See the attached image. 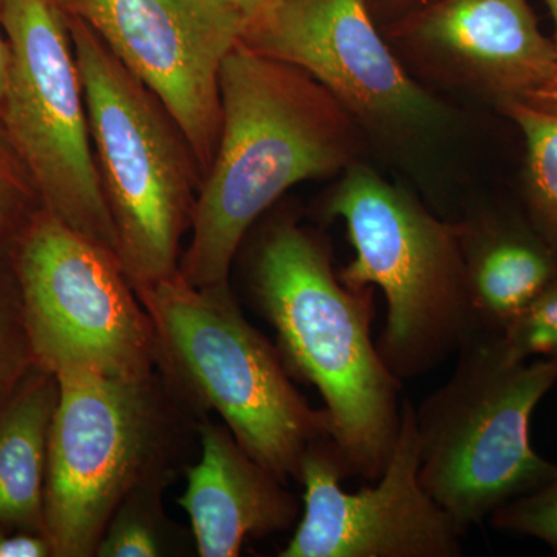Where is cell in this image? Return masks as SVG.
I'll return each instance as SVG.
<instances>
[{
    "label": "cell",
    "mask_w": 557,
    "mask_h": 557,
    "mask_svg": "<svg viewBox=\"0 0 557 557\" xmlns=\"http://www.w3.org/2000/svg\"><path fill=\"white\" fill-rule=\"evenodd\" d=\"M502 115L525 143L520 207L557 252V115L523 104L509 106Z\"/></svg>",
    "instance_id": "cell-17"
},
{
    "label": "cell",
    "mask_w": 557,
    "mask_h": 557,
    "mask_svg": "<svg viewBox=\"0 0 557 557\" xmlns=\"http://www.w3.org/2000/svg\"><path fill=\"white\" fill-rule=\"evenodd\" d=\"M453 222L478 330L500 332L547 287L557 271V252L522 207L487 205Z\"/></svg>",
    "instance_id": "cell-15"
},
{
    "label": "cell",
    "mask_w": 557,
    "mask_h": 557,
    "mask_svg": "<svg viewBox=\"0 0 557 557\" xmlns=\"http://www.w3.org/2000/svg\"><path fill=\"white\" fill-rule=\"evenodd\" d=\"M416 406L403 398L401 426L375 485L348 493L332 440L310 446L300 465L304 509L281 557H461L463 534L418 478Z\"/></svg>",
    "instance_id": "cell-12"
},
{
    "label": "cell",
    "mask_w": 557,
    "mask_h": 557,
    "mask_svg": "<svg viewBox=\"0 0 557 557\" xmlns=\"http://www.w3.org/2000/svg\"><path fill=\"white\" fill-rule=\"evenodd\" d=\"M556 383L557 359L508 362L475 332L449 380L417 406L418 478L463 536L555 474L557 463L531 445L530 424Z\"/></svg>",
    "instance_id": "cell-6"
},
{
    "label": "cell",
    "mask_w": 557,
    "mask_h": 557,
    "mask_svg": "<svg viewBox=\"0 0 557 557\" xmlns=\"http://www.w3.org/2000/svg\"><path fill=\"white\" fill-rule=\"evenodd\" d=\"M490 523L502 533L544 542L557 555V467L548 482L498 508Z\"/></svg>",
    "instance_id": "cell-19"
},
{
    "label": "cell",
    "mask_w": 557,
    "mask_h": 557,
    "mask_svg": "<svg viewBox=\"0 0 557 557\" xmlns=\"http://www.w3.org/2000/svg\"><path fill=\"white\" fill-rule=\"evenodd\" d=\"M3 0H0V106L5 97L7 86L11 67V50L9 38H7L5 25L2 16Z\"/></svg>",
    "instance_id": "cell-25"
},
{
    "label": "cell",
    "mask_w": 557,
    "mask_h": 557,
    "mask_svg": "<svg viewBox=\"0 0 557 557\" xmlns=\"http://www.w3.org/2000/svg\"><path fill=\"white\" fill-rule=\"evenodd\" d=\"M46 556H53V549L44 534L24 530L21 533H7L0 528V557Z\"/></svg>",
    "instance_id": "cell-23"
},
{
    "label": "cell",
    "mask_w": 557,
    "mask_h": 557,
    "mask_svg": "<svg viewBox=\"0 0 557 557\" xmlns=\"http://www.w3.org/2000/svg\"><path fill=\"white\" fill-rule=\"evenodd\" d=\"M319 214L343 220L354 259L347 287L381 289L387 304L381 358L399 381L437 369L478 332L456 223L362 161L339 175Z\"/></svg>",
    "instance_id": "cell-3"
},
{
    "label": "cell",
    "mask_w": 557,
    "mask_h": 557,
    "mask_svg": "<svg viewBox=\"0 0 557 557\" xmlns=\"http://www.w3.org/2000/svg\"><path fill=\"white\" fill-rule=\"evenodd\" d=\"M240 44L309 73L362 134L391 148H417L453 123L448 106L399 61L366 0H278Z\"/></svg>",
    "instance_id": "cell-10"
},
{
    "label": "cell",
    "mask_w": 557,
    "mask_h": 557,
    "mask_svg": "<svg viewBox=\"0 0 557 557\" xmlns=\"http://www.w3.org/2000/svg\"><path fill=\"white\" fill-rule=\"evenodd\" d=\"M161 101L208 171L218 149L220 70L247 21L225 0H57Z\"/></svg>",
    "instance_id": "cell-11"
},
{
    "label": "cell",
    "mask_w": 557,
    "mask_h": 557,
    "mask_svg": "<svg viewBox=\"0 0 557 557\" xmlns=\"http://www.w3.org/2000/svg\"><path fill=\"white\" fill-rule=\"evenodd\" d=\"M60 399L47 448L44 534L53 556H97L137 487L163 478L168 426L156 376L54 375Z\"/></svg>",
    "instance_id": "cell-7"
},
{
    "label": "cell",
    "mask_w": 557,
    "mask_h": 557,
    "mask_svg": "<svg viewBox=\"0 0 557 557\" xmlns=\"http://www.w3.org/2000/svg\"><path fill=\"white\" fill-rule=\"evenodd\" d=\"M14 270L38 368L53 375H153L156 327L110 249L40 208L21 230Z\"/></svg>",
    "instance_id": "cell-8"
},
{
    "label": "cell",
    "mask_w": 557,
    "mask_h": 557,
    "mask_svg": "<svg viewBox=\"0 0 557 557\" xmlns=\"http://www.w3.org/2000/svg\"><path fill=\"white\" fill-rule=\"evenodd\" d=\"M67 21L121 267L132 285L163 281L178 273L203 171L152 90L83 21Z\"/></svg>",
    "instance_id": "cell-5"
},
{
    "label": "cell",
    "mask_w": 557,
    "mask_h": 557,
    "mask_svg": "<svg viewBox=\"0 0 557 557\" xmlns=\"http://www.w3.org/2000/svg\"><path fill=\"white\" fill-rule=\"evenodd\" d=\"M366 2L381 30L386 32L392 25L412 16L435 0H366Z\"/></svg>",
    "instance_id": "cell-24"
},
{
    "label": "cell",
    "mask_w": 557,
    "mask_h": 557,
    "mask_svg": "<svg viewBox=\"0 0 557 557\" xmlns=\"http://www.w3.org/2000/svg\"><path fill=\"white\" fill-rule=\"evenodd\" d=\"M545 5H547V9L549 11V14H552L553 20V27H555V30H553V40H555V44L557 46V0H544Z\"/></svg>",
    "instance_id": "cell-28"
},
{
    "label": "cell",
    "mask_w": 557,
    "mask_h": 557,
    "mask_svg": "<svg viewBox=\"0 0 557 557\" xmlns=\"http://www.w3.org/2000/svg\"><path fill=\"white\" fill-rule=\"evenodd\" d=\"M219 86V145L178 265L196 287L228 284L256 222L293 186L343 174L359 160L364 138L309 73L242 44L223 61Z\"/></svg>",
    "instance_id": "cell-1"
},
{
    "label": "cell",
    "mask_w": 557,
    "mask_h": 557,
    "mask_svg": "<svg viewBox=\"0 0 557 557\" xmlns=\"http://www.w3.org/2000/svg\"><path fill=\"white\" fill-rule=\"evenodd\" d=\"M11 50L0 120L40 205L116 255L69 21L57 0H3Z\"/></svg>",
    "instance_id": "cell-9"
},
{
    "label": "cell",
    "mask_w": 557,
    "mask_h": 557,
    "mask_svg": "<svg viewBox=\"0 0 557 557\" xmlns=\"http://www.w3.org/2000/svg\"><path fill=\"white\" fill-rule=\"evenodd\" d=\"M534 109L544 110V112L548 113H556L557 115V73L555 78H553L552 84H549L548 89L544 91L541 101H539V104Z\"/></svg>",
    "instance_id": "cell-27"
},
{
    "label": "cell",
    "mask_w": 557,
    "mask_h": 557,
    "mask_svg": "<svg viewBox=\"0 0 557 557\" xmlns=\"http://www.w3.org/2000/svg\"><path fill=\"white\" fill-rule=\"evenodd\" d=\"M201 457L189 469L180 505L189 515L201 557L239 556L248 539L287 530L299 516L298 500L263 468L226 426L200 428Z\"/></svg>",
    "instance_id": "cell-14"
},
{
    "label": "cell",
    "mask_w": 557,
    "mask_h": 557,
    "mask_svg": "<svg viewBox=\"0 0 557 557\" xmlns=\"http://www.w3.org/2000/svg\"><path fill=\"white\" fill-rule=\"evenodd\" d=\"M487 333V332H486ZM508 362L557 359V271L547 287L500 332L487 333Z\"/></svg>",
    "instance_id": "cell-18"
},
{
    "label": "cell",
    "mask_w": 557,
    "mask_h": 557,
    "mask_svg": "<svg viewBox=\"0 0 557 557\" xmlns=\"http://www.w3.org/2000/svg\"><path fill=\"white\" fill-rule=\"evenodd\" d=\"M225 2L230 3L249 25L252 21L265 14L267 11L273 9L278 0H225Z\"/></svg>",
    "instance_id": "cell-26"
},
{
    "label": "cell",
    "mask_w": 557,
    "mask_h": 557,
    "mask_svg": "<svg viewBox=\"0 0 557 557\" xmlns=\"http://www.w3.org/2000/svg\"><path fill=\"white\" fill-rule=\"evenodd\" d=\"M35 183L0 120V239L21 222L33 201Z\"/></svg>",
    "instance_id": "cell-21"
},
{
    "label": "cell",
    "mask_w": 557,
    "mask_h": 557,
    "mask_svg": "<svg viewBox=\"0 0 557 557\" xmlns=\"http://www.w3.org/2000/svg\"><path fill=\"white\" fill-rule=\"evenodd\" d=\"M58 399L57 376L39 368L0 405V525L44 534L47 448Z\"/></svg>",
    "instance_id": "cell-16"
},
{
    "label": "cell",
    "mask_w": 557,
    "mask_h": 557,
    "mask_svg": "<svg viewBox=\"0 0 557 557\" xmlns=\"http://www.w3.org/2000/svg\"><path fill=\"white\" fill-rule=\"evenodd\" d=\"M384 36L418 81L490 102L536 108L557 73V46L528 0H435Z\"/></svg>",
    "instance_id": "cell-13"
},
{
    "label": "cell",
    "mask_w": 557,
    "mask_h": 557,
    "mask_svg": "<svg viewBox=\"0 0 557 557\" xmlns=\"http://www.w3.org/2000/svg\"><path fill=\"white\" fill-rule=\"evenodd\" d=\"M161 555L159 534L148 518L135 511L131 497L124 500L106 530L97 556L153 557Z\"/></svg>",
    "instance_id": "cell-22"
},
{
    "label": "cell",
    "mask_w": 557,
    "mask_h": 557,
    "mask_svg": "<svg viewBox=\"0 0 557 557\" xmlns=\"http://www.w3.org/2000/svg\"><path fill=\"white\" fill-rule=\"evenodd\" d=\"M248 289L288 372L321 395L347 478L379 480L401 426L403 381L372 339L375 289L347 287L329 240L292 212L256 236Z\"/></svg>",
    "instance_id": "cell-2"
},
{
    "label": "cell",
    "mask_w": 557,
    "mask_h": 557,
    "mask_svg": "<svg viewBox=\"0 0 557 557\" xmlns=\"http://www.w3.org/2000/svg\"><path fill=\"white\" fill-rule=\"evenodd\" d=\"M33 359L20 293L11 296L0 287V405L25 379Z\"/></svg>",
    "instance_id": "cell-20"
},
{
    "label": "cell",
    "mask_w": 557,
    "mask_h": 557,
    "mask_svg": "<svg viewBox=\"0 0 557 557\" xmlns=\"http://www.w3.org/2000/svg\"><path fill=\"white\" fill-rule=\"evenodd\" d=\"M134 288L168 379L215 410L245 453L281 482L298 480L310 446L330 438L327 412L295 387L277 346L244 318L230 285L196 287L177 273Z\"/></svg>",
    "instance_id": "cell-4"
}]
</instances>
